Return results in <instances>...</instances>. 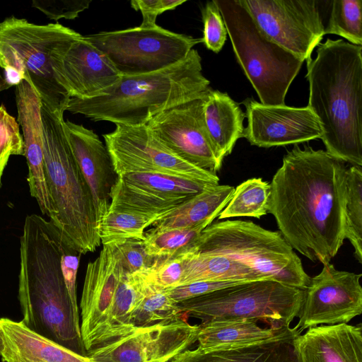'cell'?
Returning <instances> with one entry per match:
<instances>
[{
    "instance_id": "484cf974",
    "label": "cell",
    "mask_w": 362,
    "mask_h": 362,
    "mask_svg": "<svg viewBox=\"0 0 362 362\" xmlns=\"http://www.w3.org/2000/svg\"><path fill=\"white\" fill-rule=\"evenodd\" d=\"M235 188L214 185L185 199L153 223V230L191 228L202 224L210 225L226 207Z\"/></svg>"
},
{
    "instance_id": "e0dca14e",
    "label": "cell",
    "mask_w": 362,
    "mask_h": 362,
    "mask_svg": "<svg viewBox=\"0 0 362 362\" xmlns=\"http://www.w3.org/2000/svg\"><path fill=\"white\" fill-rule=\"evenodd\" d=\"M243 104L247 119L243 137L251 145L269 148L296 144L322 135L317 117L308 106L267 105L249 98Z\"/></svg>"
},
{
    "instance_id": "7402d4cb",
    "label": "cell",
    "mask_w": 362,
    "mask_h": 362,
    "mask_svg": "<svg viewBox=\"0 0 362 362\" xmlns=\"http://www.w3.org/2000/svg\"><path fill=\"white\" fill-rule=\"evenodd\" d=\"M4 349V362H94L28 329L23 322L0 318Z\"/></svg>"
},
{
    "instance_id": "60d3db41",
    "label": "cell",
    "mask_w": 362,
    "mask_h": 362,
    "mask_svg": "<svg viewBox=\"0 0 362 362\" xmlns=\"http://www.w3.org/2000/svg\"><path fill=\"white\" fill-rule=\"evenodd\" d=\"M115 245L126 273L132 274L147 269L156 259L146 254L142 240L131 239Z\"/></svg>"
},
{
    "instance_id": "ac0fdd59",
    "label": "cell",
    "mask_w": 362,
    "mask_h": 362,
    "mask_svg": "<svg viewBox=\"0 0 362 362\" xmlns=\"http://www.w3.org/2000/svg\"><path fill=\"white\" fill-rule=\"evenodd\" d=\"M123 273L115 245H103L98 257L87 266L80 302L81 338L87 353L100 345Z\"/></svg>"
},
{
    "instance_id": "cb8c5ba5",
    "label": "cell",
    "mask_w": 362,
    "mask_h": 362,
    "mask_svg": "<svg viewBox=\"0 0 362 362\" xmlns=\"http://www.w3.org/2000/svg\"><path fill=\"white\" fill-rule=\"evenodd\" d=\"M290 327H262L250 320H214L199 325L197 341L200 349H220L247 346L276 338L300 334Z\"/></svg>"
},
{
    "instance_id": "603a6c76",
    "label": "cell",
    "mask_w": 362,
    "mask_h": 362,
    "mask_svg": "<svg viewBox=\"0 0 362 362\" xmlns=\"http://www.w3.org/2000/svg\"><path fill=\"white\" fill-rule=\"evenodd\" d=\"M299 335L238 347H197L184 351L169 362H301L296 346Z\"/></svg>"
},
{
    "instance_id": "f546056e",
    "label": "cell",
    "mask_w": 362,
    "mask_h": 362,
    "mask_svg": "<svg viewBox=\"0 0 362 362\" xmlns=\"http://www.w3.org/2000/svg\"><path fill=\"white\" fill-rule=\"evenodd\" d=\"M160 216L127 210H109L98 225L100 242L107 245H119L131 239L144 240V229Z\"/></svg>"
},
{
    "instance_id": "d4e9b609",
    "label": "cell",
    "mask_w": 362,
    "mask_h": 362,
    "mask_svg": "<svg viewBox=\"0 0 362 362\" xmlns=\"http://www.w3.org/2000/svg\"><path fill=\"white\" fill-rule=\"evenodd\" d=\"M204 116L218 160L222 164L243 137L245 115L226 93L209 88L204 96Z\"/></svg>"
},
{
    "instance_id": "d6a6232c",
    "label": "cell",
    "mask_w": 362,
    "mask_h": 362,
    "mask_svg": "<svg viewBox=\"0 0 362 362\" xmlns=\"http://www.w3.org/2000/svg\"><path fill=\"white\" fill-rule=\"evenodd\" d=\"M145 281V294L132 313V323L134 327L150 326L185 316L165 288L147 281L146 279Z\"/></svg>"
},
{
    "instance_id": "2e32d148",
    "label": "cell",
    "mask_w": 362,
    "mask_h": 362,
    "mask_svg": "<svg viewBox=\"0 0 362 362\" xmlns=\"http://www.w3.org/2000/svg\"><path fill=\"white\" fill-rule=\"evenodd\" d=\"M51 65L58 83L71 98L78 99L105 95L122 78L106 55L83 35L54 49Z\"/></svg>"
},
{
    "instance_id": "277c9868",
    "label": "cell",
    "mask_w": 362,
    "mask_h": 362,
    "mask_svg": "<svg viewBox=\"0 0 362 362\" xmlns=\"http://www.w3.org/2000/svg\"><path fill=\"white\" fill-rule=\"evenodd\" d=\"M209 84L202 74V58L192 49L184 59L163 69L122 76L105 95L91 99L71 98L66 111L93 121L146 125L165 110L203 98Z\"/></svg>"
},
{
    "instance_id": "d590c367",
    "label": "cell",
    "mask_w": 362,
    "mask_h": 362,
    "mask_svg": "<svg viewBox=\"0 0 362 362\" xmlns=\"http://www.w3.org/2000/svg\"><path fill=\"white\" fill-rule=\"evenodd\" d=\"M325 35H339L355 45H362V1H330Z\"/></svg>"
},
{
    "instance_id": "83f0119b",
    "label": "cell",
    "mask_w": 362,
    "mask_h": 362,
    "mask_svg": "<svg viewBox=\"0 0 362 362\" xmlns=\"http://www.w3.org/2000/svg\"><path fill=\"white\" fill-rule=\"evenodd\" d=\"M258 280L266 279L240 262L221 255L194 254L191 250L180 285L202 281L247 282Z\"/></svg>"
},
{
    "instance_id": "3957f363",
    "label": "cell",
    "mask_w": 362,
    "mask_h": 362,
    "mask_svg": "<svg viewBox=\"0 0 362 362\" xmlns=\"http://www.w3.org/2000/svg\"><path fill=\"white\" fill-rule=\"evenodd\" d=\"M305 61L308 107L321 124L326 151L361 167L362 46L328 38Z\"/></svg>"
},
{
    "instance_id": "7bdbcfd3",
    "label": "cell",
    "mask_w": 362,
    "mask_h": 362,
    "mask_svg": "<svg viewBox=\"0 0 362 362\" xmlns=\"http://www.w3.org/2000/svg\"><path fill=\"white\" fill-rule=\"evenodd\" d=\"M242 282L239 281H194L166 288L170 297L177 303L187 299L206 294L214 291L230 286Z\"/></svg>"
},
{
    "instance_id": "ba28073f",
    "label": "cell",
    "mask_w": 362,
    "mask_h": 362,
    "mask_svg": "<svg viewBox=\"0 0 362 362\" xmlns=\"http://www.w3.org/2000/svg\"><path fill=\"white\" fill-rule=\"evenodd\" d=\"M238 62L260 103L285 105L303 61L267 38L237 0H215Z\"/></svg>"
},
{
    "instance_id": "8992f818",
    "label": "cell",
    "mask_w": 362,
    "mask_h": 362,
    "mask_svg": "<svg viewBox=\"0 0 362 362\" xmlns=\"http://www.w3.org/2000/svg\"><path fill=\"white\" fill-rule=\"evenodd\" d=\"M81 36L58 23L37 25L14 16L6 18L0 22V69L6 89L29 81L42 104L64 117L71 97L55 78L51 54Z\"/></svg>"
},
{
    "instance_id": "44dd1931",
    "label": "cell",
    "mask_w": 362,
    "mask_h": 362,
    "mask_svg": "<svg viewBox=\"0 0 362 362\" xmlns=\"http://www.w3.org/2000/svg\"><path fill=\"white\" fill-rule=\"evenodd\" d=\"M301 362H362V326L341 323L308 328L296 339Z\"/></svg>"
},
{
    "instance_id": "4fadbf2b",
    "label": "cell",
    "mask_w": 362,
    "mask_h": 362,
    "mask_svg": "<svg viewBox=\"0 0 362 362\" xmlns=\"http://www.w3.org/2000/svg\"><path fill=\"white\" fill-rule=\"evenodd\" d=\"M185 316L136 327L86 356L94 362H169L197 341L199 325L189 324Z\"/></svg>"
},
{
    "instance_id": "8fae6325",
    "label": "cell",
    "mask_w": 362,
    "mask_h": 362,
    "mask_svg": "<svg viewBox=\"0 0 362 362\" xmlns=\"http://www.w3.org/2000/svg\"><path fill=\"white\" fill-rule=\"evenodd\" d=\"M272 42L302 61L325 35V23L316 0H237Z\"/></svg>"
},
{
    "instance_id": "4dcf8cb0",
    "label": "cell",
    "mask_w": 362,
    "mask_h": 362,
    "mask_svg": "<svg viewBox=\"0 0 362 362\" xmlns=\"http://www.w3.org/2000/svg\"><path fill=\"white\" fill-rule=\"evenodd\" d=\"M185 199L153 194L128 186L118 178L111 191L109 210H127L148 215L163 216Z\"/></svg>"
},
{
    "instance_id": "b9f144b4",
    "label": "cell",
    "mask_w": 362,
    "mask_h": 362,
    "mask_svg": "<svg viewBox=\"0 0 362 362\" xmlns=\"http://www.w3.org/2000/svg\"><path fill=\"white\" fill-rule=\"evenodd\" d=\"M82 254L69 247L65 242L61 257V269L64 281L71 302L75 322L80 329L79 310L76 296V276ZM81 331V330H80Z\"/></svg>"
},
{
    "instance_id": "e575fe53",
    "label": "cell",
    "mask_w": 362,
    "mask_h": 362,
    "mask_svg": "<svg viewBox=\"0 0 362 362\" xmlns=\"http://www.w3.org/2000/svg\"><path fill=\"white\" fill-rule=\"evenodd\" d=\"M208 226L202 224L191 228L149 230L145 233L143 240L145 251L153 259L168 257L188 251Z\"/></svg>"
},
{
    "instance_id": "7a4b0ae2",
    "label": "cell",
    "mask_w": 362,
    "mask_h": 362,
    "mask_svg": "<svg viewBox=\"0 0 362 362\" xmlns=\"http://www.w3.org/2000/svg\"><path fill=\"white\" fill-rule=\"evenodd\" d=\"M65 241L49 220L37 214L26 216L20 239L21 322L35 333L82 354L81 331L61 269Z\"/></svg>"
},
{
    "instance_id": "9c48e42d",
    "label": "cell",
    "mask_w": 362,
    "mask_h": 362,
    "mask_svg": "<svg viewBox=\"0 0 362 362\" xmlns=\"http://www.w3.org/2000/svg\"><path fill=\"white\" fill-rule=\"evenodd\" d=\"M304 290L274 280L242 282L177 303L185 315L202 322L214 320L266 322L290 327L299 315Z\"/></svg>"
},
{
    "instance_id": "f6af8a7d",
    "label": "cell",
    "mask_w": 362,
    "mask_h": 362,
    "mask_svg": "<svg viewBox=\"0 0 362 362\" xmlns=\"http://www.w3.org/2000/svg\"><path fill=\"white\" fill-rule=\"evenodd\" d=\"M11 156L6 155L0 158V186L1 183V177L4 171V169L8 163V159Z\"/></svg>"
},
{
    "instance_id": "ee69618b",
    "label": "cell",
    "mask_w": 362,
    "mask_h": 362,
    "mask_svg": "<svg viewBox=\"0 0 362 362\" xmlns=\"http://www.w3.org/2000/svg\"><path fill=\"white\" fill-rule=\"evenodd\" d=\"M185 0H132L131 6L135 11H139L142 15V28L156 26V18L161 13L173 10L184 4Z\"/></svg>"
},
{
    "instance_id": "8d00e7d4",
    "label": "cell",
    "mask_w": 362,
    "mask_h": 362,
    "mask_svg": "<svg viewBox=\"0 0 362 362\" xmlns=\"http://www.w3.org/2000/svg\"><path fill=\"white\" fill-rule=\"evenodd\" d=\"M190 250L174 256L156 259L151 267L143 271L146 280L165 289L179 286L190 255Z\"/></svg>"
},
{
    "instance_id": "7c38bea8",
    "label": "cell",
    "mask_w": 362,
    "mask_h": 362,
    "mask_svg": "<svg viewBox=\"0 0 362 362\" xmlns=\"http://www.w3.org/2000/svg\"><path fill=\"white\" fill-rule=\"evenodd\" d=\"M103 134L117 175L126 173H163L218 185L216 173L182 159L151 132L147 125L115 124Z\"/></svg>"
},
{
    "instance_id": "ab89813d",
    "label": "cell",
    "mask_w": 362,
    "mask_h": 362,
    "mask_svg": "<svg viewBox=\"0 0 362 362\" xmlns=\"http://www.w3.org/2000/svg\"><path fill=\"white\" fill-rule=\"evenodd\" d=\"M90 0H33V7L42 12L48 18L57 21L72 20L89 7Z\"/></svg>"
},
{
    "instance_id": "bcb514c9",
    "label": "cell",
    "mask_w": 362,
    "mask_h": 362,
    "mask_svg": "<svg viewBox=\"0 0 362 362\" xmlns=\"http://www.w3.org/2000/svg\"><path fill=\"white\" fill-rule=\"evenodd\" d=\"M4 349V334H3V332H2L1 327L0 326V356L3 354Z\"/></svg>"
},
{
    "instance_id": "5bb4252c",
    "label": "cell",
    "mask_w": 362,
    "mask_h": 362,
    "mask_svg": "<svg viewBox=\"0 0 362 362\" xmlns=\"http://www.w3.org/2000/svg\"><path fill=\"white\" fill-rule=\"evenodd\" d=\"M361 274L337 270L332 264L310 279L296 328L347 323L362 313Z\"/></svg>"
},
{
    "instance_id": "f35d334b",
    "label": "cell",
    "mask_w": 362,
    "mask_h": 362,
    "mask_svg": "<svg viewBox=\"0 0 362 362\" xmlns=\"http://www.w3.org/2000/svg\"><path fill=\"white\" fill-rule=\"evenodd\" d=\"M6 155L24 156V143L18 122L0 104V158Z\"/></svg>"
},
{
    "instance_id": "9a60e30c",
    "label": "cell",
    "mask_w": 362,
    "mask_h": 362,
    "mask_svg": "<svg viewBox=\"0 0 362 362\" xmlns=\"http://www.w3.org/2000/svg\"><path fill=\"white\" fill-rule=\"evenodd\" d=\"M146 125L163 144L189 163L216 174L221 168L205 124L204 97L165 110Z\"/></svg>"
},
{
    "instance_id": "d6986e66",
    "label": "cell",
    "mask_w": 362,
    "mask_h": 362,
    "mask_svg": "<svg viewBox=\"0 0 362 362\" xmlns=\"http://www.w3.org/2000/svg\"><path fill=\"white\" fill-rule=\"evenodd\" d=\"M74 156L90 189L98 225L107 214L111 191L117 181L111 156L98 136L82 124L64 122Z\"/></svg>"
},
{
    "instance_id": "5b68a950",
    "label": "cell",
    "mask_w": 362,
    "mask_h": 362,
    "mask_svg": "<svg viewBox=\"0 0 362 362\" xmlns=\"http://www.w3.org/2000/svg\"><path fill=\"white\" fill-rule=\"evenodd\" d=\"M45 178L52 215L49 220L66 243L84 255L100 245L90 189L68 141L64 117L42 104Z\"/></svg>"
},
{
    "instance_id": "52a82bcc",
    "label": "cell",
    "mask_w": 362,
    "mask_h": 362,
    "mask_svg": "<svg viewBox=\"0 0 362 362\" xmlns=\"http://www.w3.org/2000/svg\"><path fill=\"white\" fill-rule=\"evenodd\" d=\"M191 250L197 255L226 257L249 267L263 279L303 290L311 279L279 231L267 230L250 221L211 223L202 231Z\"/></svg>"
},
{
    "instance_id": "7dc6e473",
    "label": "cell",
    "mask_w": 362,
    "mask_h": 362,
    "mask_svg": "<svg viewBox=\"0 0 362 362\" xmlns=\"http://www.w3.org/2000/svg\"><path fill=\"white\" fill-rule=\"evenodd\" d=\"M6 90V87H5V85L4 83L3 76L0 73V92L2 90Z\"/></svg>"
},
{
    "instance_id": "f1b7e54d",
    "label": "cell",
    "mask_w": 362,
    "mask_h": 362,
    "mask_svg": "<svg viewBox=\"0 0 362 362\" xmlns=\"http://www.w3.org/2000/svg\"><path fill=\"white\" fill-rule=\"evenodd\" d=\"M125 185L148 193L185 199L214 185L203 181L163 173H126L118 176Z\"/></svg>"
},
{
    "instance_id": "6da1fadb",
    "label": "cell",
    "mask_w": 362,
    "mask_h": 362,
    "mask_svg": "<svg viewBox=\"0 0 362 362\" xmlns=\"http://www.w3.org/2000/svg\"><path fill=\"white\" fill-rule=\"evenodd\" d=\"M346 171L326 151L296 146L269 184L268 212L291 247L313 262L329 263L345 240Z\"/></svg>"
},
{
    "instance_id": "74e56055",
    "label": "cell",
    "mask_w": 362,
    "mask_h": 362,
    "mask_svg": "<svg viewBox=\"0 0 362 362\" xmlns=\"http://www.w3.org/2000/svg\"><path fill=\"white\" fill-rule=\"evenodd\" d=\"M204 24L202 42L207 49L218 53L223 48L227 37V30L214 1H208L202 11Z\"/></svg>"
},
{
    "instance_id": "4316f807",
    "label": "cell",
    "mask_w": 362,
    "mask_h": 362,
    "mask_svg": "<svg viewBox=\"0 0 362 362\" xmlns=\"http://www.w3.org/2000/svg\"><path fill=\"white\" fill-rule=\"evenodd\" d=\"M145 290L146 281L142 271L132 274L124 272L99 346L128 334L136 329L132 323V313L145 294Z\"/></svg>"
},
{
    "instance_id": "30bf717a",
    "label": "cell",
    "mask_w": 362,
    "mask_h": 362,
    "mask_svg": "<svg viewBox=\"0 0 362 362\" xmlns=\"http://www.w3.org/2000/svg\"><path fill=\"white\" fill-rule=\"evenodd\" d=\"M110 59L122 76L148 74L184 59L193 47L202 42L158 25L83 36Z\"/></svg>"
},
{
    "instance_id": "ffe728a7",
    "label": "cell",
    "mask_w": 362,
    "mask_h": 362,
    "mask_svg": "<svg viewBox=\"0 0 362 362\" xmlns=\"http://www.w3.org/2000/svg\"><path fill=\"white\" fill-rule=\"evenodd\" d=\"M18 122L23 131L24 156L28 168V183L42 214L49 218L52 209L47 187L43 151L42 102L30 82L23 80L16 86Z\"/></svg>"
},
{
    "instance_id": "1f68e13d",
    "label": "cell",
    "mask_w": 362,
    "mask_h": 362,
    "mask_svg": "<svg viewBox=\"0 0 362 362\" xmlns=\"http://www.w3.org/2000/svg\"><path fill=\"white\" fill-rule=\"evenodd\" d=\"M269 184L262 178H251L240 184L218 216L219 219L234 217L259 218L268 212Z\"/></svg>"
},
{
    "instance_id": "836d02e7",
    "label": "cell",
    "mask_w": 362,
    "mask_h": 362,
    "mask_svg": "<svg viewBox=\"0 0 362 362\" xmlns=\"http://www.w3.org/2000/svg\"><path fill=\"white\" fill-rule=\"evenodd\" d=\"M344 236L351 243L355 257L362 264V170L357 165L346 171Z\"/></svg>"
}]
</instances>
